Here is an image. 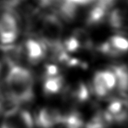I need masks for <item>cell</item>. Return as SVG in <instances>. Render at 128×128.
<instances>
[{"instance_id": "1", "label": "cell", "mask_w": 128, "mask_h": 128, "mask_svg": "<svg viewBox=\"0 0 128 128\" xmlns=\"http://www.w3.org/2000/svg\"><path fill=\"white\" fill-rule=\"evenodd\" d=\"M6 84L8 95L16 104L29 102L33 99V77L24 67L12 66L6 78Z\"/></svg>"}, {"instance_id": "2", "label": "cell", "mask_w": 128, "mask_h": 128, "mask_svg": "<svg viewBox=\"0 0 128 128\" xmlns=\"http://www.w3.org/2000/svg\"><path fill=\"white\" fill-rule=\"evenodd\" d=\"M63 26L56 15H46L43 16L42 29L40 34L42 42L46 46H51L60 43V36Z\"/></svg>"}, {"instance_id": "3", "label": "cell", "mask_w": 128, "mask_h": 128, "mask_svg": "<svg viewBox=\"0 0 128 128\" xmlns=\"http://www.w3.org/2000/svg\"><path fill=\"white\" fill-rule=\"evenodd\" d=\"M18 36V22L14 15L6 12L0 17V42L2 45H9Z\"/></svg>"}, {"instance_id": "4", "label": "cell", "mask_w": 128, "mask_h": 128, "mask_svg": "<svg viewBox=\"0 0 128 128\" xmlns=\"http://www.w3.org/2000/svg\"><path fill=\"white\" fill-rule=\"evenodd\" d=\"M0 128H33V119L28 112L15 109L7 114Z\"/></svg>"}, {"instance_id": "5", "label": "cell", "mask_w": 128, "mask_h": 128, "mask_svg": "<svg viewBox=\"0 0 128 128\" xmlns=\"http://www.w3.org/2000/svg\"><path fill=\"white\" fill-rule=\"evenodd\" d=\"M62 118L57 109L50 107L43 108L37 116V124L41 128H52L60 123Z\"/></svg>"}, {"instance_id": "6", "label": "cell", "mask_w": 128, "mask_h": 128, "mask_svg": "<svg viewBox=\"0 0 128 128\" xmlns=\"http://www.w3.org/2000/svg\"><path fill=\"white\" fill-rule=\"evenodd\" d=\"M24 52L26 53L30 63L35 64H38L44 57L46 49L45 44L42 41L30 39L24 43Z\"/></svg>"}, {"instance_id": "7", "label": "cell", "mask_w": 128, "mask_h": 128, "mask_svg": "<svg viewBox=\"0 0 128 128\" xmlns=\"http://www.w3.org/2000/svg\"><path fill=\"white\" fill-rule=\"evenodd\" d=\"M0 52L2 53L5 60L11 67L17 65V63L21 59L23 54L22 48L15 45L0 46Z\"/></svg>"}, {"instance_id": "8", "label": "cell", "mask_w": 128, "mask_h": 128, "mask_svg": "<svg viewBox=\"0 0 128 128\" xmlns=\"http://www.w3.org/2000/svg\"><path fill=\"white\" fill-rule=\"evenodd\" d=\"M116 78L117 86L119 92H128V67L126 65H116L110 70Z\"/></svg>"}, {"instance_id": "9", "label": "cell", "mask_w": 128, "mask_h": 128, "mask_svg": "<svg viewBox=\"0 0 128 128\" xmlns=\"http://www.w3.org/2000/svg\"><path fill=\"white\" fill-rule=\"evenodd\" d=\"M108 20L112 28L115 30L122 29L126 24V12L122 8H114L109 12Z\"/></svg>"}, {"instance_id": "10", "label": "cell", "mask_w": 128, "mask_h": 128, "mask_svg": "<svg viewBox=\"0 0 128 128\" xmlns=\"http://www.w3.org/2000/svg\"><path fill=\"white\" fill-rule=\"evenodd\" d=\"M63 85V80L60 76L48 78L44 82V92L46 94H56L59 92Z\"/></svg>"}, {"instance_id": "11", "label": "cell", "mask_w": 128, "mask_h": 128, "mask_svg": "<svg viewBox=\"0 0 128 128\" xmlns=\"http://www.w3.org/2000/svg\"><path fill=\"white\" fill-rule=\"evenodd\" d=\"M108 41L121 54L128 51V39L122 35H114L111 37Z\"/></svg>"}, {"instance_id": "12", "label": "cell", "mask_w": 128, "mask_h": 128, "mask_svg": "<svg viewBox=\"0 0 128 128\" xmlns=\"http://www.w3.org/2000/svg\"><path fill=\"white\" fill-rule=\"evenodd\" d=\"M93 86H94L96 94L100 97H103V96H105L108 94V90L105 87L104 82H103L100 71L97 72L95 74L94 80H93Z\"/></svg>"}, {"instance_id": "13", "label": "cell", "mask_w": 128, "mask_h": 128, "mask_svg": "<svg viewBox=\"0 0 128 128\" xmlns=\"http://www.w3.org/2000/svg\"><path fill=\"white\" fill-rule=\"evenodd\" d=\"M73 36L78 40L80 46L90 48V45H92V41H90V36L86 30L82 29H78L74 32Z\"/></svg>"}, {"instance_id": "14", "label": "cell", "mask_w": 128, "mask_h": 128, "mask_svg": "<svg viewBox=\"0 0 128 128\" xmlns=\"http://www.w3.org/2000/svg\"><path fill=\"white\" fill-rule=\"evenodd\" d=\"M72 95L77 100L84 101L88 99L89 92L87 87L83 83H78V85L74 86V88L72 92Z\"/></svg>"}, {"instance_id": "15", "label": "cell", "mask_w": 128, "mask_h": 128, "mask_svg": "<svg viewBox=\"0 0 128 128\" xmlns=\"http://www.w3.org/2000/svg\"><path fill=\"white\" fill-rule=\"evenodd\" d=\"M100 73L103 82H104V86L108 90H112L113 88H114L115 86H117L116 78H115V75L111 70L100 71Z\"/></svg>"}, {"instance_id": "16", "label": "cell", "mask_w": 128, "mask_h": 128, "mask_svg": "<svg viewBox=\"0 0 128 128\" xmlns=\"http://www.w3.org/2000/svg\"><path fill=\"white\" fill-rule=\"evenodd\" d=\"M63 46L65 52H74L81 48L78 40L74 36H71L70 38L65 40L64 42L63 43Z\"/></svg>"}, {"instance_id": "17", "label": "cell", "mask_w": 128, "mask_h": 128, "mask_svg": "<svg viewBox=\"0 0 128 128\" xmlns=\"http://www.w3.org/2000/svg\"><path fill=\"white\" fill-rule=\"evenodd\" d=\"M45 74L48 76V78L56 77L57 76L58 74V68L55 64H48L46 66L45 68Z\"/></svg>"}, {"instance_id": "18", "label": "cell", "mask_w": 128, "mask_h": 128, "mask_svg": "<svg viewBox=\"0 0 128 128\" xmlns=\"http://www.w3.org/2000/svg\"><path fill=\"white\" fill-rule=\"evenodd\" d=\"M38 1L42 7H45V6H48L50 4H53V2H61V0H38Z\"/></svg>"}, {"instance_id": "19", "label": "cell", "mask_w": 128, "mask_h": 128, "mask_svg": "<svg viewBox=\"0 0 128 128\" xmlns=\"http://www.w3.org/2000/svg\"><path fill=\"white\" fill-rule=\"evenodd\" d=\"M122 123H125V124H126V127L128 128V118H127V119L126 120V121H125V122H123Z\"/></svg>"}, {"instance_id": "20", "label": "cell", "mask_w": 128, "mask_h": 128, "mask_svg": "<svg viewBox=\"0 0 128 128\" xmlns=\"http://www.w3.org/2000/svg\"><path fill=\"white\" fill-rule=\"evenodd\" d=\"M1 108H2V106H1V102H0V109H1Z\"/></svg>"}, {"instance_id": "21", "label": "cell", "mask_w": 128, "mask_h": 128, "mask_svg": "<svg viewBox=\"0 0 128 128\" xmlns=\"http://www.w3.org/2000/svg\"><path fill=\"white\" fill-rule=\"evenodd\" d=\"M0 70H1V64H0Z\"/></svg>"}]
</instances>
